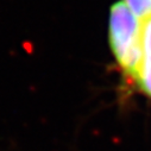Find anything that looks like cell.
Returning a JSON list of instances; mask_svg holds the SVG:
<instances>
[{
	"label": "cell",
	"instance_id": "cell-1",
	"mask_svg": "<svg viewBox=\"0 0 151 151\" xmlns=\"http://www.w3.org/2000/svg\"><path fill=\"white\" fill-rule=\"evenodd\" d=\"M108 40L113 56L123 73L134 81L143 60L142 23L124 1H118L111 7Z\"/></svg>",
	"mask_w": 151,
	"mask_h": 151
},
{
	"label": "cell",
	"instance_id": "cell-2",
	"mask_svg": "<svg viewBox=\"0 0 151 151\" xmlns=\"http://www.w3.org/2000/svg\"><path fill=\"white\" fill-rule=\"evenodd\" d=\"M134 82L146 95L151 96V56L143 55V60Z\"/></svg>",
	"mask_w": 151,
	"mask_h": 151
},
{
	"label": "cell",
	"instance_id": "cell-3",
	"mask_svg": "<svg viewBox=\"0 0 151 151\" xmlns=\"http://www.w3.org/2000/svg\"><path fill=\"white\" fill-rule=\"evenodd\" d=\"M123 1L140 23L151 18V0H123Z\"/></svg>",
	"mask_w": 151,
	"mask_h": 151
},
{
	"label": "cell",
	"instance_id": "cell-4",
	"mask_svg": "<svg viewBox=\"0 0 151 151\" xmlns=\"http://www.w3.org/2000/svg\"><path fill=\"white\" fill-rule=\"evenodd\" d=\"M142 40H143V55L151 56V18L142 23Z\"/></svg>",
	"mask_w": 151,
	"mask_h": 151
}]
</instances>
